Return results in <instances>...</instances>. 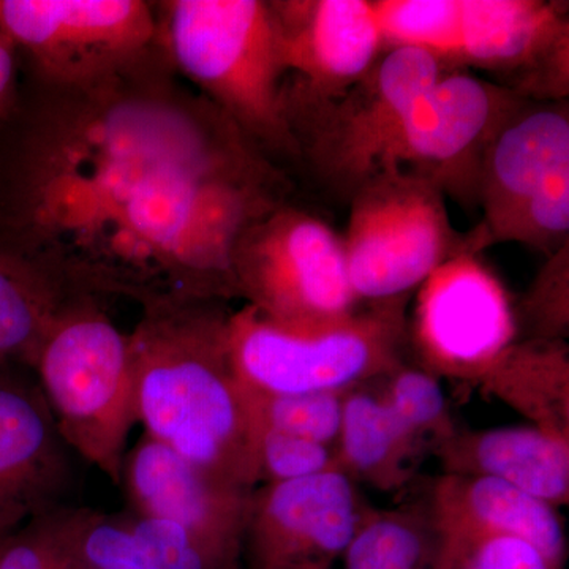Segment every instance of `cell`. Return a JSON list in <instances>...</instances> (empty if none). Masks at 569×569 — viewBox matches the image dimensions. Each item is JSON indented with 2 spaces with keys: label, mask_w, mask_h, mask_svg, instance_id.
I'll return each instance as SVG.
<instances>
[{
  "label": "cell",
  "mask_w": 569,
  "mask_h": 569,
  "mask_svg": "<svg viewBox=\"0 0 569 569\" xmlns=\"http://www.w3.org/2000/svg\"><path fill=\"white\" fill-rule=\"evenodd\" d=\"M438 526L520 539L565 569L568 538L559 509L498 479L443 473L427 492Z\"/></svg>",
  "instance_id": "cell-19"
},
{
  "label": "cell",
  "mask_w": 569,
  "mask_h": 569,
  "mask_svg": "<svg viewBox=\"0 0 569 569\" xmlns=\"http://www.w3.org/2000/svg\"><path fill=\"white\" fill-rule=\"evenodd\" d=\"M437 545L426 497L383 511L367 508L343 552V569H430Z\"/></svg>",
  "instance_id": "cell-24"
},
{
  "label": "cell",
  "mask_w": 569,
  "mask_h": 569,
  "mask_svg": "<svg viewBox=\"0 0 569 569\" xmlns=\"http://www.w3.org/2000/svg\"><path fill=\"white\" fill-rule=\"evenodd\" d=\"M0 370V545L32 520L44 518L69 493V447L59 436L39 385Z\"/></svg>",
  "instance_id": "cell-16"
},
{
  "label": "cell",
  "mask_w": 569,
  "mask_h": 569,
  "mask_svg": "<svg viewBox=\"0 0 569 569\" xmlns=\"http://www.w3.org/2000/svg\"><path fill=\"white\" fill-rule=\"evenodd\" d=\"M443 473L498 479L560 509L569 500V438L535 426L459 430L433 451Z\"/></svg>",
  "instance_id": "cell-18"
},
{
  "label": "cell",
  "mask_w": 569,
  "mask_h": 569,
  "mask_svg": "<svg viewBox=\"0 0 569 569\" xmlns=\"http://www.w3.org/2000/svg\"><path fill=\"white\" fill-rule=\"evenodd\" d=\"M408 336L422 369L477 385L518 340L515 306L479 254H456L418 288Z\"/></svg>",
  "instance_id": "cell-11"
},
{
  "label": "cell",
  "mask_w": 569,
  "mask_h": 569,
  "mask_svg": "<svg viewBox=\"0 0 569 569\" xmlns=\"http://www.w3.org/2000/svg\"><path fill=\"white\" fill-rule=\"evenodd\" d=\"M73 542L80 569H234L176 523L129 509L74 508Z\"/></svg>",
  "instance_id": "cell-20"
},
{
  "label": "cell",
  "mask_w": 569,
  "mask_h": 569,
  "mask_svg": "<svg viewBox=\"0 0 569 569\" xmlns=\"http://www.w3.org/2000/svg\"><path fill=\"white\" fill-rule=\"evenodd\" d=\"M224 302L142 310L130 332L138 425L209 477L258 488L253 397L236 372Z\"/></svg>",
  "instance_id": "cell-2"
},
{
  "label": "cell",
  "mask_w": 569,
  "mask_h": 569,
  "mask_svg": "<svg viewBox=\"0 0 569 569\" xmlns=\"http://www.w3.org/2000/svg\"><path fill=\"white\" fill-rule=\"evenodd\" d=\"M437 527L438 545L430 569H557L520 539L463 527Z\"/></svg>",
  "instance_id": "cell-28"
},
{
  "label": "cell",
  "mask_w": 569,
  "mask_h": 569,
  "mask_svg": "<svg viewBox=\"0 0 569 569\" xmlns=\"http://www.w3.org/2000/svg\"><path fill=\"white\" fill-rule=\"evenodd\" d=\"M408 299L369 305L339 323L287 329L244 306L228 321L231 358L252 395L348 392L403 365Z\"/></svg>",
  "instance_id": "cell-5"
},
{
  "label": "cell",
  "mask_w": 569,
  "mask_h": 569,
  "mask_svg": "<svg viewBox=\"0 0 569 569\" xmlns=\"http://www.w3.org/2000/svg\"><path fill=\"white\" fill-rule=\"evenodd\" d=\"M257 466L258 486L316 477L340 468L335 448L271 429L258 432Z\"/></svg>",
  "instance_id": "cell-31"
},
{
  "label": "cell",
  "mask_w": 569,
  "mask_h": 569,
  "mask_svg": "<svg viewBox=\"0 0 569 569\" xmlns=\"http://www.w3.org/2000/svg\"><path fill=\"white\" fill-rule=\"evenodd\" d=\"M350 203L342 241L359 302L410 298L436 269L466 253L447 197L421 176L383 168L351 194Z\"/></svg>",
  "instance_id": "cell-7"
},
{
  "label": "cell",
  "mask_w": 569,
  "mask_h": 569,
  "mask_svg": "<svg viewBox=\"0 0 569 569\" xmlns=\"http://www.w3.org/2000/svg\"><path fill=\"white\" fill-rule=\"evenodd\" d=\"M385 380L381 399L392 417L426 451H436L458 432L438 377L422 367H397Z\"/></svg>",
  "instance_id": "cell-26"
},
{
  "label": "cell",
  "mask_w": 569,
  "mask_h": 569,
  "mask_svg": "<svg viewBox=\"0 0 569 569\" xmlns=\"http://www.w3.org/2000/svg\"><path fill=\"white\" fill-rule=\"evenodd\" d=\"M74 298L47 269L0 247V370L32 367L51 326Z\"/></svg>",
  "instance_id": "cell-23"
},
{
  "label": "cell",
  "mask_w": 569,
  "mask_h": 569,
  "mask_svg": "<svg viewBox=\"0 0 569 569\" xmlns=\"http://www.w3.org/2000/svg\"><path fill=\"white\" fill-rule=\"evenodd\" d=\"M288 93L307 99L339 96L365 78L383 54L372 2L274 0L268 2Z\"/></svg>",
  "instance_id": "cell-15"
},
{
  "label": "cell",
  "mask_w": 569,
  "mask_h": 569,
  "mask_svg": "<svg viewBox=\"0 0 569 569\" xmlns=\"http://www.w3.org/2000/svg\"><path fill=\"white\" fill-rule=\"evenodd\" d=\"M231 272L238 298L282 328H325L359 310L342 238L295 206H277L247 228Z\"/></svg>",
  "instance_id": "cell-8"
},
{
  "label": "cell",
  "mask_w": 569,
  "mask_h": 569,
  "mask_svg": "<svg viewBox=\"0 0 569 569\" xmlns=\"http://www.w3.org/2000/svg\"><path fill=\"white\" fill-rule=\"evenodd\" d=\"M459 67L496 74L529 102H568V3L460 0Z\"/></svg>",
  "instance_id": "cell-12"
},
{
  "label": "cell",
  "mask_w": 569,
  "mask_h": 569,
  "mask_svg": "<svg viewBox=\"0 0 569 569\" xmlns=\"http://www.w3.org/2000/svg\"><path fill=\"white\" fill-rule=\"evenodd\" d=\"M383 51L413 50L458 69L460 0H376Z\"/></svg>",
  "instance_id": "cell-25"
},
{
  "label": "cell",
  "mask_w": 569,
  "mask_h": 569,
  "mask_svg": "<svg viewBox=\"0 0 569 569\" xmlns=\"http://www.w3.org/2000/svg\"><path fill=\"white\" fill-rule=\"evenodd\" d=\"M119 486L129 511L176 523L239 569L252 492L217 481L146 433L127 451Z\"/></svg>",
  "instance_id": "cell-14"
},
{
  "label": "cell",
  "mask_w": 569,
  "mask_h": 569,
  "mask_svg": "<svg viewBox=\"0 0 569 569\" xmlns=\"http://www.w3.org/2000/svg\"><path fill=\"white\" fill-rule=\"evenodd\" d=\"M447 71L426 52L391 50L339 96L307 99L284 91L299 157L321 181L351 197L377 173L418 97Z\"/></svg>",
  "instance_id": "cell-6"
},
{
  "label": "cell",
  "mask_w": 569,
  "mask_h": 569,
  "mask_svg": "<svg viewBox=\"0 0 569 569\" xmlns=\"http://www.w3.org/2000/svg\"><path fill=\"white\" fill-rule=\"evenodd\" d=\"M250 392V391H249ZM252 395V392H250ZM347 392H312V395H252L260 429L277 430L290 436L337 447L342 425L343 397Z\"/></svg>",
  "instance_id": "cell-29"
},
{
  "label": "cell",
  "mask_w": 569,
  "mask_h": 569,
  "mask_svg": "<svg viewBox=\"0 0 569 569\" xmlns=\"http://www.w3.org/2000/svg\"><path fill=\"white\" fill-rule=\"evenodd\" d=\"M518 339L567 340L569 335V244L561 247L539 269L529 291L515 307Z\"/></svg>",
  "instance_id": "cell-30"
},
{
  "label": "cell",
  "mask_w": 569,
  "mask_h": 569,
  "mask_svg": "<svg viewBox=\"0 0 569 569\" xmlns=\"http://www.w3.org/2000/svg\"><path fill=\"white\" fill-rule=\"evenodd\" d=\"M336 452L355 482L396 492L411 481L427 451L408 436L380 395L359 387L343 397Z\"/></svg>",
  "instance_id": "cell-22"
},
{
  "label": "cell",
  "mask_w": 569,
  "mask_h": 569,
  "mask_svg": "<svg viewBox=\"0 0 569 569\" xmlns=\"http://www.w3.org/2000/svg\"><path fill=\"white\" fill-rule=\"evenodd\" d=\"M477 387L529 419L531 426L569 438L567 340H516L488 367Z\"/></svg>",
  "instance_id": "cell-21"
},
{
  "label": "cell",
  "mask_w": 569,
  "mask_h": 569,
  "mask_svg": "<svg viewBox=\"0 0 569 569\" xmlns=\"http://www.w3.org/2000/svg\"><path fill=\"white\" fill-rule=\"evenodd\" d=\"M54 512L32 520L0 545V569H47Z\"/></svg>",
  "instance_id": "cell-32"
},
{
  "label": "cell",
  "mask_w": 569,
  "mask_h": 569,
  "mask_svg": "<svg viewBox=\"0 0 569 569\" xmlns=\"http://www.w3.org/2000/svg\"><path fill=\"white\" fill-rule=\"evenodd\" d=\"M284 193L159 43L89 84L31 77L0 122V247L77 296L142 310L238 298L234 247Z\"/></svg>",
  "instance_id": "cell-1"
},
{
  "label": "cell",
  "mask_w": 569,
  "mask_h": 569,
  "mask_svg": "<svg viewBox=\"0 0 569 569\" xmlns=\"http://www.w3.org/2000/svg\"><path fill=\"white\" fill-rule=\"evenodd\" d=\"M20 54L9 37L0 32V122L10 114L17 103L20 81H18Z\"/></svg>",
  "instance_id": "cell-34"
},
{
  "label": "cell",
  "mask_w": 569,
  "mask_h": 569,
  "mask_svg": "<svg viewBox=\"0 0 569 569\" xmlns=\"http://www.w3.org/2000/svg\"><path fill=\"white\" fill-rule=\"evenodd\" d=\"M153 9L157 39L176 73L269 159L299 157L284 103L288 74L268 2L164 0Z\"/></svg>",
  "instance_id": "cell-3"
},
{
  "label": "cell",
  "mask_w": 569,
  "mask_h": 569,
  "mask_svg": "<svg viewBox=\"0 0 569 569\" xmlns=\"http://www.w3.org/2000/svg\"><path fill=\"white\" fill-rule=\"evenodd\" d=\"M366 509L342 468L263 485L250 497L242 556L250 569H332Z\"/></svg>",
  "instance_id": "cell-13"
},
{
  "label": "cell",
  "mask_w": 569,
  "mask_h": 569,
  "mask_svg": "<svg viewBox=\"0 0 569 569\" xmlns=\"http://www.w3.org/2000/svg\"><path fill=\"white\" fill-rule=\"evenodd\" d=\"M59 436L70 451L121 485L127 441L138 425L129 335L103 301L78 296L51 326L32 362Z\"/></svg>",
  "instance_id": "cell-4"
},
{
  "label": "cell",
  "mask_w": 569,
  "mask_h": 569,
  "mask_svg": "<svg viewBox=\"0 0 569 569\" xmlns=\"http://www.w3.org/2000/svg\"><path fill=\"white\" fill-rule=\"evenodd\" d=\"M567 164L568 102L523 103L486 153L478 198L482 219L463 233V252L481 253L485 239Z\"/></svg>",
  "instance_id": "cell-17"
},
{
  "label": "cell",
  "mask_w": 569,
  "mask_h": 569,
  "mask_svg": "<svg viewBox=\"0 0 569 569\" xmlns=\"http://www.w3.org/2000/svg\"><path fill=\"white\" fill-rule=\"evenodd\" d=\"M526 102L497 82L449 70L418 97L378 171H410L459 204L478 206L489 146Z\"/></svg>",
  "instance_id": "cell-10"
},
{
  "label": "cell",
  "mask_w": 569,
  "mask_h": 569,
  "mask_svg": "<svg viewBox=\"0 0 569 569\" xmlns=\"http://www.w3.org/2000/svg\"><path fill=\"white\" fill-rule=\"evenodd\" d=\"M569 164L542 183L533 197L519 206L481 244L485 249L518 242L552 254L569 244Z\"/></svg>",
  "instance_id": "cell-27"
},
{
  "label": "cell",
  "mask_w": 569,
  "mask_h": 569,
  "mask_svg": "<svg viewBox=\"0 0 569 569\" xmlns=\"http://www.w3.org/2000/svg\"><path fill=\"white\" fill-rule=\"evenodd\" d=\"M0 32L32 78L54 86L104 80L159 43L156 9L142 0H0Z\"/></svg>",
  "instance_id": "cell-9"
},
{
  "label": "cell",
  "mask_w": 569,
  "mask_h": 569,
  "mask_svg": "<svg viewBox=\"0 0 569 569\" xmlns=\"http://www.w3.org/2000/svg\"><path fill=\"white\" fill-rule=\"evenodd\" d=\"M73 511L66 507L54 512L47 569H80L73 542Z\"/></svg>",
  "instance_id": "cell-33"
}]
</instances>
